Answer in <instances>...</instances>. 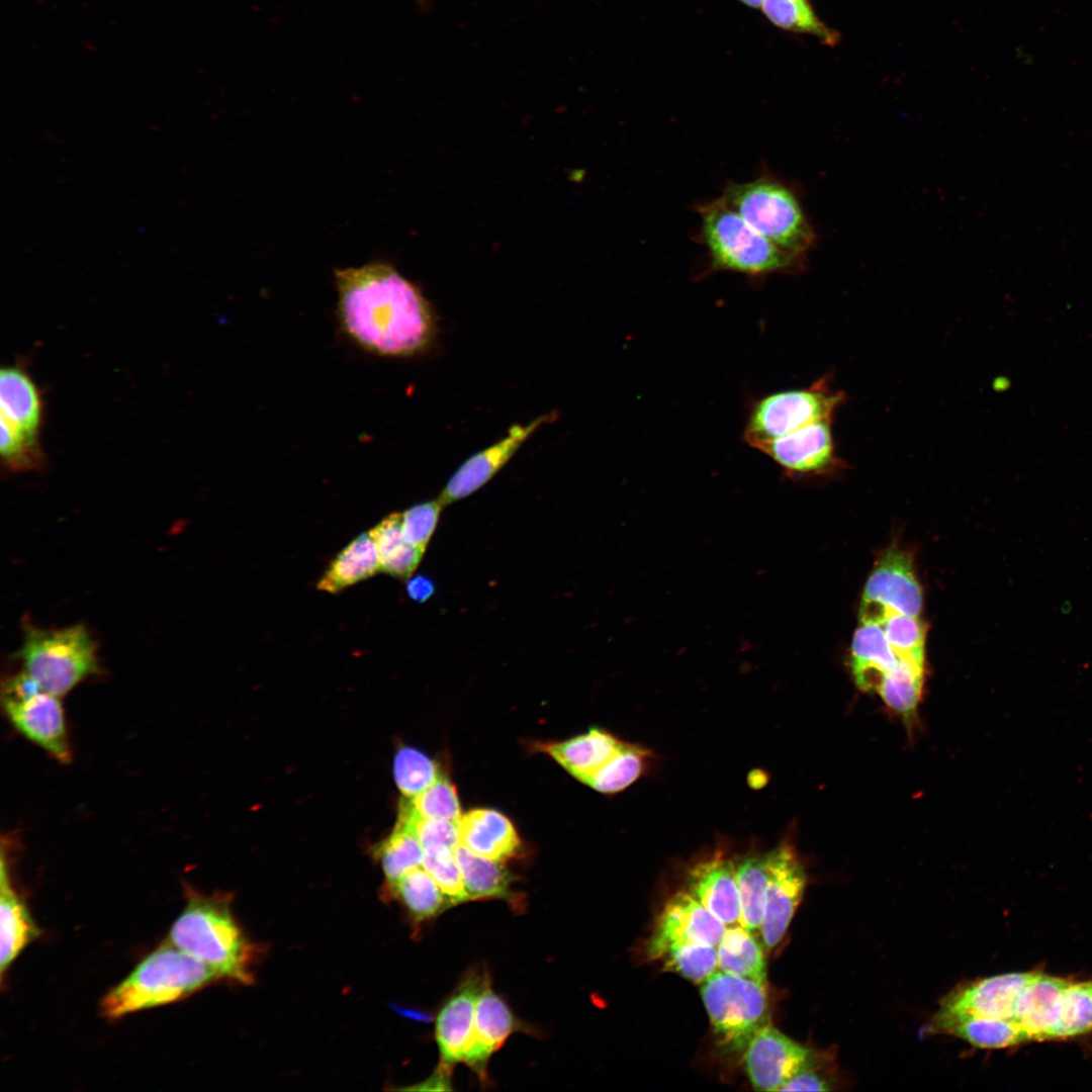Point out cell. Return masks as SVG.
Segmentation results:
<instances>
[{
    "instance_id": "1",
    "label": "cell",
    "mask_w": 1092,
    "mask_h": 1092,
    "mask_svg": "<svg viewBox=\"0 0 1092 1092\" xmlns=\"http://www.w3.org/2000/svg\"><path fill=\"white\" fill-rule=\"evenodd\" d=\"M336 316L341 331L380 357L425 353L437 335L435 311L421 289L386 262L336 269Z\"/></svg>"
},
{
    "instance_id": "2",
    "label": "cell",
    "mask_w": 1092,
    "mask_h": 1092,
    "mask_svg": "<svg viewBox=\"0 0 1092 1092\" xmlns=\"http://www.w3.org/2000/svg\"><path fill=\"white\" fill-rule=\"evenodd\" d=\"M185 892L186 906L167 940L212 968L221 979L251 984L256 947L232 913L231 896L204 895L191 888Z\"/></svg>"
},
{
    "instance_id": "3",
    "label": "cell",
    "mask_w": 1092,
    "mask_h": 1092,
    "mask_svg": "<svg viewBox=\"0 0 1092 1092\" xmlns=\"http://www.w3.org/2000/svg\"><path fill=\"white\" fill-rule=\"evenodd\" d=\"M221 977L166 940L145 958L100 1004L109 1019L186 998Z\"/></svg>"
},
{
    "instance_id": "4",
    "label": "cell",
    "mask_w": 1092,
    "mask_h": 1092,
    "mask_svg": "<svg viewBox=\"0 0 1092 1092\" xmlns=\"http://www.w3.org/2000/svg\"><path fill=\"white\" fill-rule=\"evenodd\" d=\"M698 212L699 235L712 270L761 277L797 272L805 266L755 231L721 196L700 204Z\"/></svg>"
},
{
    "instance_id": "5",
    "label": "cell",
    "mask_w": 1092,
    "mask_h": 1092,
    "mask_svg": "<svg viewBox=\"0 0 1092 1092\" xmlns=\"http://www.w3.org/2000/svg\"><path fill=\"white\" fill-rule=\"evenodd\" d=\"M721 197L775 246L806 261L815 245L816 234L791 187L765 175L751 181L731 183L725 187Z\"/></svg>"
},
{
    "instance_id": "6",
    "label": "cell",
    "mask_w": 1092,
    "mask_h": 1092,
    "mask_svg": "<svg viewBox=\"0 0 1092 1092\" xmlns=\"http://www.w3.org/2000/svg\"><path fill=\"white\" fill-rule=\"evenodd\" d=\"M15 655L24 672L61 698L100 672L96 642L81 624L42 629L25 622Z\"/></svg>"
},
{
    "instance_id": "7",
    "label": "cell",
    "mask_w": 1092,
    "mask_h": 1092,
    "mask_svg": "<svg viewBox=\"0 0 1092 1092\" xmlns=\"http://www.w3.org/2000/svg\"><path fill=\"white\" fill-rule=\"evenodd\" d=\"M700 992L718 1041L732 1052H744L753 1035L769 1025L767 986L717 970Z\"/></svg>"
},
{
    "instance_id": "8",
    "label": "cell",
    "mask_w": 1092,
    "mask_h": 1092,
    "mask_svg": "<svg viewBox=\"0 0 1092 1092\" xmlns=\"http://www.w3.org/2000/svg\"><path fill=\"white\" fill-rule=\"evenodd\" d=\"M1 704L10 724L22 736L62 763L72 759L61 697L43 690L23 670L3 680Z\"/></svg>"
},
{
    "instance_id": "9",
    "label": "cell",
    "mask_w": 1092,
    "mask_h": 1092,
    "mask_svg": "<svg viewBox=\"0 0 1092 1092\" xmlns=\"http://www.w3.org/2000/svg\"><path fill=\"white\" fill-rule=\"evenodd\" d=\"M843 400V392L834 390L825 376L809 387L768 394L752 405L744 440L757 449L814 422L831 419Z\"/></svg>"
},
{
    "instance_id": "10",
    "label": "cell",
    "mask_w": 1092,
    "mask_h": 1092,
    "mask_svg": "<svg viewBox=\"0 0 1092 1092\" xmlns=\"http://www.w3.org/2000/svg\"><path fill=\"white\" fill-rule=\"evenodd\" d=\"M1032 975L1033 972L1007 973L958 988L942 1000L931 1028L947 1032L956 1023L969 1017H991L1015 1022L1016 1002Z\"/></svg>"
},
{
    "instance_id": "11",
    "label": "cell",
    "mask_w": 1092,
    "mask_h": 1092,
    "mask_svg": "<svg viewBox=\"0 0 1092 1092\" xmlns=\"http://www.w3.org/2000/svg\"><path fill=\"white\" fill-rule=\"evenodd\" d=\"M768 854L767 888L760 936L763 947H776L786 934L806 888V873L796 851L783 843Z\"/></svg>"
},
{
    "instance_id": "12",
    "label": "cell",
    "mask_w": 1092,
    "mask_h": 1092,
    "mask_svg": "<svg viewBox=\"0 0 1092 1092\" xmlns=\"http://www.w3.org/2000/svg\"><path fill=\"white\" fill-rule=\"evenodd\" d=\"M726 925L687 890L674 893L665 902L646 944V954L657 961L673 944L695 943L717 946Z\"/></svg>"
},
{
    "instance_id": "13",
    "label": "cell",
    "mask_w": 1092,
    "mask_h": 1092,
    "mask_svg": "<svg viewBox=\"0 0 1092 1092\" xmlns=\"http://www.w3.org/2000/svg\"><path fill=\"white\" fill-rule=\"evenodd\" d=\"M808 1048L777 1028L759 1029L744 1051V1070L757 1091H781L811 1059Z\"/></svg>"
},
{
    "instance_id": "14",
    "label": "cell",
    "mask_w": 1092,
    "mask_h": 1092,
    "mask_svg": "<svg viewBox=\"0 0 1092 1092\" xmlns=\"http://www.w3.org/2000/svg\"><path fill=\"white\" fill-rule=\"evenodd\" d=\"M831 423L832 418L814 422L764 443L757 450L790 474H824L833 471L841 465V461L836 455Z\"/></svg>"
},
{
    "instance_id": "15",
    "label": "cell",
    "mask_w": 1092,
    "mask_h": 1092,
    "mask_svg": "<svg viewBox=\"0 0 1092 1092\" xmlns=\"http://www.w3.org/2000/svg\"><path fill=\"white\" fill-rule=\"evenodd\" d=\"M554 419L555 414L551 413L527 425L515 424L510 427L505 438L473 454L457 468L438 499L446 507L478 490L510 461L532 433Z\"/></svg>"
},
{
    "instance_id": "16",
    "label": "cell",
    "mask_w": 1092,
    "mask_h": 1092,
    "mask_svg": "<svg viewBox=\"0 0 1092 1092\" xmlns=\"http://www.w3.org/2000/svg\"><path fill=\"white\" fill-rule=\"evenodd\" d=\"M489 980L485 971H469L440 1008L435 1028L440 1064L453 1069L463 1062L473 1032L477 1001Z\"/></svg>"
},
{
    "instance_id": "17",
    "label": "cell",
    "mask_w": 1092,
    "mask_h": 1092,
    "mask_svg": "<svg viewBox=\"0 0 1092 1092\" xmlns=\"http://www.w3.org/2000/svg\"><path fill=\"white\" fill-rule=\"evenodd\" d=\"M860 605L919 617L922 589L905 552L890 549L882 555L867 580Z\"/></svg>"
},
{
    "instance_id": "18",
    "label": "cell",
    "mask_w": 1092,
    "mask_h": 1092,
    "mask_svg": "<svg viewBox=\"0 0 1092 1092\" xmlns=\"http://www.w3.org/2000/svg\"><path fill=\"white\" fill-rule=\"evenodd\" d=\"M527 1031L507 1002L496 994L490 980L482 989L474 1017L473 1032L463 1063L474 1071L481 1083H486V1066L491 1055L515 1031Z\"/></svg>"
},
{
    "instance_id": "19",
    "label": "cell",
    "mask_w": 1092,
    "mask_h": 1092,
    "mask_svg": "<svg viewBox=\"0 0 1092 1092\" xmlns=\"http://www.w3.org/2000/svg\"><path fill=\"white\" fill-rule=\"evenodd\" d=\"M687 891L726 926L739 924L740 900L732 860L715 856L695 864Z\"/></svg>"
},
{
    "instance_id": "20",
    "label": "cell",
    "mask_w": 1092,
    "mask_h": 1092,
    "mask_svg": "<svg viewBox=\"0 0 1092 1092\" xmlns=\"http://www.w3.org/2000/svg\"><path fill=\"white\" fill-rule=\"evenodd\" d=\"M1070 981L1034 973L1015 1006V1022L1029 1040L1053 1039L1058 1026L1065 989Z\"/></svg>"
},
{
    "instance_id": "21",
    "label": "cell",
    "mask_w": 1092,
    "mask_h": 1092,
    "mask_svg": "<svg viewBox=\"0 0 1092 1092\" xmlns=\"http://www.w3.org/2000/svg\"><path fill=\"white\" fill-rule=\"evenodd\" d=\"M460 843L472 852L498 861L515 856L520 838L513 823L491 809H474L458 821Z\"/></svg>"
},
{
    "instance_id": "22",
    "label": "cell",
    "mask_w": 1092,
    "mask_h": 1092,
    "mask_svg": "<svg viewBox=\"0 0 1092 1092\" xmlns=\"http://www.w3.org/2000/svg\"><path fill=\"white\" fill-rule=\"evenodd\" d=\"M901 660L881 624L860 623L853 635L850 659L852 675L860 690L877 693Z\"/></svg>"
},
{
    "instance_id": "23",
    "label": "cell",
    "mask_w": 1092,
    "mask_h": 1092,
    "mask_svg": "<svg viewBox=\"0 0 1092 1092\" xmlns=\"http://www.w3.org/2000/svg\"><path fill=\"white\" fill-rule=\"evenodd\" d=\"M0 405L2 420L27 435L39 437L43 422L41 394L21 366L1 369Z\"/></svg>"
},
{
    "instance_id": "24",
    "label": "cell",
    "mask_w": 1092,
    "mask_h": 1092,
    "mask_svg": "<svg viewBox=\"0 0 1092 1092\" xmlns=\"http://www.w3.org/2000/svg\"><path fill=\"white\" fill-rule=\"evenodd\" d=\"M623 744L606 731L592 729L565 741L540 744V749L583 783L603 767Z\"/></svg>"
},
{
    "instance_id": "25",
    "label": "cell",
    "mask_w": 1092,
    "mask_h": 1092,
    "mask_svg": "<svg viewBox=\"0 0 1092 1092\" xmlns=\"http://www.w3.org/2000/svg\"><path fill=\"white\" fill-rule=\"evenodd\" d=\"M1 981L4 974L22 949L39 936L40 931L34 923L22 898L11 885L7 863L1 860Z\"/></svg>"
},
{
    "instance_id": "26",
    "label": "cell",
    "mask_w": 1092,
    "mask_h": 1092,
    "mask_svg": "<svg viewBox=\"0 0 1092 1092\" xmlns=\"http://www.w3.org/2000/svg\"><path fill=\"white\" fill-rule=\"evenodd\" d=\"M380 571L375 543L369 533L351 541L330 563L316 588L337 594Z\"/></svg>"
},
{
    "instance_id": "27",
    "label": "cell",
    "mask_w": 1092,
    "mask_h": 1092,
    "mask_svg": "<svg viewBox=\"0 0 1092 1092\" xmlns=\"http://www.w3.org/2000/svg\"><path fill=\"white\" fill-rule=\"evenodd\" d=\"M716 949L718 970L767 986L763 947L742 925L727 926Z\"/></svg>"
},
{
    "instance_id": "28",
    "label": "cell",
    "mask_w": 1092,
    "mask_h": 1092,
    "mask_svg": "<svg viewBox=\"0 0 1092 1092\" xmlns=\"http://www.w3.org/2000/svg\"><path fill=\"white\" fill-rule=\"evenodd\" d=\"M469 900L505 899L513 903V877L502 861L478 855L459 843L454 848Z\"/></svg>"
},
{
    "instance_id": "29",
    "label": "cell",
    "mask_w": 1092,
    "mask_h": 1092,
    "mask_svg": "<svg viewBox=\"0 0 1092 1092\" xmlns=\"http://www.w3.org/2000/svg\"><path fill=\"white\" fill-rule=\"evenodd\" d=\"M386 895L397 900L415 924H421L444 912L452 904L432 876L416 868L392 885H386Z\"/></svg>"
},
{
    "instance_id": "30",
    "label": "cell",
    "mask_w": 1092,
    "mask_h": 1092,
    "mask_svg": "<svg viewBox=\"0 0 1092 1092\" xmlns=\"http://www.w3.org/2000/svg\"><path fill=\"white\" fill-rule=\"evenodd\" d=\"M401 513H391L369 531L379 558L380 571L408 579L419 566L424 550L410 545L402 536Z\"/></svg>"
},
{
    "instance_id": "31",
    "label": "cell",
    "mask_w": 1092,
    "mask_h": 1092,
    "mask_svg": "<svg viewBox=\"0 0 1092 1092\" xmlns=\"http://www.w3.org/2000/svg\"><path fill=\"white\" fill-rule=\"evenodd\" d=\"M767 859L768 854H752L735 864L740 900L739 924L755 936L760 935L764 916Z\"/></svg>"
},
{
    "instance_id": "32",
    "label": "cell",
    "mask_w": 1092,
    "mask_h": 1092,
    "mask_svg": "<svg viewBox=\"0 0 1092 1092\" xmlns=\"http://www.w3.org/2000/svg\"><path fill=\"white\" fill-rule=\"evenodd\" d=\"M760 9L780 29L814 36L829 47L840 41V33L820 19L810 0H764Z\"/></svg>"
},
{
    "instance_id": "33",
    "label": "cell",
    "mask_w": 1092,
    "mask_h": 1092,
    "mask_svg": "<svg viewBox=\"0 0 1092 1092\" xmlns=\"http://www.w3.org/2000/svg\"><path fill=\"white\" fill-rule=\"evenodd\" d=\"M386 879L392 885L410 871L423 867L424 848L415 833L397 821L393 831L374 848Z\"/></svg>"
},
{
    "instance_id": "34",
    "label": "cell",
    "mask_w": 1092,
    "mask_h": 1092,
    "mask_svg": "<svg viewBox=\"0 0 1092 1092\" xmlns=\"http://www.w3.org/2000/svg\"><path fill=\"white\" fill-rule=\"evenodd\" d=\"M650 753L641 746L624 743L621 749L583 784L605 794L618 793L645 770Z\"/></svg>"
},
{
    "instance_id": "35",
    "label": "cell",
    "mask_w": 1092,
    "mask_h": 1092,
    "mask_svg": "<svg viewBox=\"0 0 1092 1092\" xmlns=\"http://www.w3.org/2000/svg\"><path fill=\"white\" fill-rule=\"evenodd\" d=\"M923 674V664L901 660L897 668L883 680L877 694L893 712L910 720L921 698Z\"/></svg>"
},
{
    "instance_id": "36",
    "label": "cell",
    "mask_w": 1092,
    "mask_h": 1092,
    "mask_svg": "<svg viewBox=\"0 0 1092 1092\" xmlns=\"http://www.w3.org/2000/svg\"><path fill=\"white\" fill-rule=\"evenodd\" d=\"M874 618L882 625L891 647L900 659L924 664L925 627L919 617L888 609H876Z\"/></svg>"
},
{
    "instance_id": "37",
    "label": "cell",
    "mask_w": 1092,
    "mask_h": 1092,
    "mask_svg": "<svg viewBox=\"0 0 1092 1092\" xmlns=\"http://www.w3.org/2000/svg\"><path fill=\"white\" fill-rule=\"evenodd\" d=\"M947 1033L981 1049H1002L1029 1040L1017 1023L991 1017L966 1018L951 1026Z\"/></svg>"
},
{
    "instance_id": "38",
    "label": "cell",
    "mask_w": 1092,
    "mask_h": 1092,
    "mask_svg": "<svg viewBox=\"0 0 1092 1092\" xmlns=\"http://www.w3.org/2000/svg\"><path fill=\"white\" fill-rule=\"evenodd\" d=\"M1092 1031V980L1069 982L1063 996L1062 1011L1053 1039H1064Z\"/></svg>"
},
{
    "instance_id": "39",
    "label": "cell",
    "mask_w": 1092,
    "mask_h": 1092,
    "mask_svg": "<svg viewBox=\"0 0 1092 1092\" xmlns=\"http://www.w3.org/2000/svg\"><path fill=\"white\" fill-rule=\"evenodd\" d=\"M657 961L664 969L693 983L702 984L718 970L716 946L678 943L666 947Z\"/></svg>"
},
{
    "instance_id": "40",
    "label": "cell",
    "mask_w": 1092,
    "mask_h": 1092,
    "mask_svg": "<svg viewBox=\"0 0 1092 1092\" xmlns=\"http://www.w3.org/2000/svg\"><path fill=\"white\" fill-rule=\"evenodd\" d=\"M393 776L405 798H414L430 787L439 777L437 764L424 752L403 746L393 760Z\"/></svg>"
},
{
    "instance_id": "41",
    "label": "cell",
    "mask_w": 1092,
    "mask_h": 1092,
    "mask_svg": "<svg viewBox=\"0 0 1092 1092\" xmlns=\"http://www.w3.org/2000/svg\"><path fill=\"white\" fill-rule=\"evenodd\" d=\"M0 454L6 467L15 472L38 470L46 462L39 437L27 435L2 419Z\"/></svg>"
},
{
    "instance_id": "42",
    "label": "cell",
    "mask_w": 1092,
    "mask_h": 1092,
    "mask_svg": "<svg viewBox=\"0 0 1092 1092\" xmlns=\"http://www.w3.org/2000/svg\"><path fill=\"white\" fill-rule=\"evenodd\" d=\"M423 868L436 881L452 906L469 901L453 848L443 845L424 848Z\"/></svg>"
},
{
    "instance_id": "43",
    "label": "cell",
    "mask_w": 1092,
    "mask_h": 1092,
    "mask_svg": "<svg viewBox=\"0 0 1092 1092\" xmlns=\"http://www.w3.org/2000/svg\"><path fill=\"white\" fill-rule=\"evenodd\" d=\"M406 799L414 811L424 819L458 822L462 816L456 789L443 776L421 794Z\"/></svg>"
},
{
    "instance_id": "44",
    "label": "cell",
    "mask_w": 1092,
    "mask_h": 1092,
    "mask_svg": "<svg viewBox=\"0 0 1092 1092\" xmlns=\"http://www.w3.org/2000/svg\"><path fill=\"white\" fill-rule=\"evenodd\" d=\"M397 821L415 833L423 848L443 845L454 849L460 843L458 822L424 819L414 811L406 798L400 803Z\"/></svg>"
},
{
    "instance_id": "45",
    "label": "cell",
    "mask_w": 1092,
    "mask_h": 1092,
    "mask_svg": "<svg viewBox=\"0 0 1092 1092\" xmlns=\"http://www.w3.org/2000/svg\"><path fill=\"white\" fill-rule=\"evenodd\" d=\"M443 508V504L437 498L415 505L402 512L401 530L404 540L410 545L426 551Z\"/></svg>"
},
{
    "instance_id": "46",
    "label": "cell",
    "mask_w": 1092,
    "mask_h": 1092,
    "mask_svg": "<svg viewBox=\"0 0 1092 1092\" xmlns=\"http://www.w3.org/2000/svg\"><path fill=\"white\" fill-rule=\"evenodd\" d=\"M815 1058L811 1057L806 1066L800 1070L781 1091H829V1083L825 1076L817 1071Z\"/></svg>"
},
{
    "instance_id": "47",
    "label": "cell",
    "mask_w": 1092,
    "mask_h": 1092,
    "mask_svg": "<svg viewBox=\"0 0 1092 1092\" xmlns=\"http://www.w3.org/2000/svg\"><path fill=\"white\" fill-rule=\"evenodd\" d=\"M406 592L412 600L424 603L435 593V584L429 577L418 575L408 580Z\"/></svg>"
},
{
    "instance_id": "48",
    "label": "cell",
    "mask_w": 1092,
    "mask_h": 1092,
    "mask_svg": "<svg viewBox=\"0 0 1092 1092\" xmlns=\"http://www.w3.org/2000/svg\"><path fill=\"white\" fill-rule=\"evenodd\" d=\"M743 5L749 8H760L764 0H738Z\"/></svg>"
}]
</instances>
